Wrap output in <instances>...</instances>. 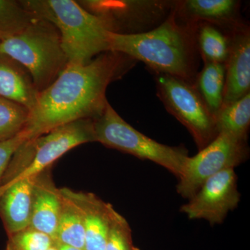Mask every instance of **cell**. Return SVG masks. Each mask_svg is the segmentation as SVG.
<instances>
[{
	"instance_id": "cell-1",
	"label": "cell",
	"mask_w": 250,
	"mask_h": 250,
	"mask_svg": "<svg viewBox=\"0 0 250 250\" xmlns=\"http://www.w3.org/2000/svg\"><path fill=\"white\" fill-rule=\"evenodd\" d=\"M136 62L125 54L108 51L86 64H67L53 83L39 93L23 130L28 140L73 122L98 118L108 103V85Z\"/></svg>"
},
{
	"instance_id": "cell-2",
	"label": "cell",
	"mask_w": 250,
	"mask_h": 250,
	"mask_svg": "<svg viewBox=\"0 0 250 250\" xmlns=\"http://www.w3.org/2000/svg\"><path fill=\"white\" fill-rule=\"evenodd\" d=\"M197 24L184 22L174 9L160 25L139 34L110 32L109 51L140 61L154 74H164L194 83L198 72Z\"/></svg>"
},
{
	"instance_id": "cell-3",
	"label": "cell",
	"mask_w": 250,
	"mask_h": 250,
	"mask_svg": "<svg viewBox=\"0 0 250 250\" xmlns=\"http://www.w3.org/2000/svg\"><path fill=\"white\" fill-rule=\"evenodd\" d=\"M23 6L56 27L69 64H86L109 51V26L72 0H27Z\"/></svg>"
},
{
	"instance_id": "cell-4",
	"label": "cell",
	"mask_w": 250,
	"mask_h": 250,
	"mask_svg": "<svg viewBox=\"0 0 250 250\" xmlns=\"http://www.w3.org/2000/svg\"><path fill=\"white\" fill-rule=\"evenodd\" d=\"M0 54L25 67L40 93L53 83L68 64L58 30L37 18L16 35L0 39Z\"/></svg>"
},
{
	"instance_id": "cell-5",
	"label": "cell",
	"mask_w": 250,
	"mask_h": 250,
	"mask_svg": "<svg viewBox=\"0 0 250 250\" xmlns=\"http://www.w3.org/2000/svg\"><path fill=\"white\" fill-rule=\"evenodd\" d=\"M95 142L94 121L80 120L27 140L15 152L0 180V190L21 179L34 178L69 150Z\"/></svg>"
},
{
	"instance_id": "cell-6",
	"label": "cell",
	"mask_w": 250,
	"mask_h": 250,
	"mask_svg": "<svg viewBox=\"0 0 250 250\" xmlns=\"http://www.w3.org/2000/svg\"><path fill=\"white\" fill-rule=\"evenodd\" d=\"M94 132L95 142L155 163L177 179L188 158L185 148L161 144L134 129L108 103L103 113L94 120Z\"/></svg>"
},
{
	"instance_id": "cell-7",
	"label": "cell",
	"mask_w": 250,
	"mask_h": 250,
	"mask_svg": "<svg viewBox=\"0 0 250 250\" xmlns=\"http://www.w3.org/2000/svg\"><path fill=\"white\" fill-rule=\"evenodd\" d=\"M157 95L167 111L185 126L198 150L218 135L214 115L194 83L164 74H154Z\"/></svg>"
},
{
	"instance_id": "cell-8",
	"label": "cell",
	"mask_w": 250,
	"mask_h": 250,
	"mask_svg": "<svg viewBox=\"0 0 250 250\" xmlns=\"http://www.w3.org/2000/svg\"><path fill=\"white\" fill-rule=\"evenodd\" d=\"M249 155L248 141L219 133L212 142L188 156L177 184V192L184 198H192L207 179L225 170L234 169Z\"/></svg>"
},
{
	"instance_id": "cell-9",
	"label": "cell",
	"mask_w": 250,
	"mask_h": 250,
	"mask_svg": "<svg viewBox=\"0 0 250 250\" xmlns=\"http://www.w3.org/2000/svg\"><path fill=\"white\" fill-rule=\"evenodd\" d=\"M87 11L106 21L111 32L139 34L160 25L172 13L175 1L96 0L82 1Z\"/></svg>"
},
{
	"instance_id": "cell-10",
	"label": "cell",
	"mask_w": 250,
	"mask_h": 250,
	"mask_svg": "<svg viewBox=\"0 0 250 250\" xmlns=\"http://www.w3.org/2000/svg\"><path fill=\"white\" fill-rule=\"evenodd\" d=\"M240 201L234 169L219 172L202 184L181 211L190 220L204 219L211 225L223 223Z\"/></svg>"
},
{
	"instance_id": "cell-11",
	"label": "cell",
	"mask_w": 250,
	"mask_h": 250,
	"mask_svg": "<svg viewBox=\"0 0 250 250\" xmlns=\"http://www.w3.org/2000/svg\"><path fill=\"white\" fill-rule=\"evenodd\" d=\"M224 105L250 93V31L243 22L230 31V47L225 62Z\"/></svg>"
},
{
	"instance_id": "cell-12",
	"label": "cell",
	"mask_w": 250,
	"mask_h": 250,
	"mask_svg": "<svg viewBox=\"0 0 250 250\" xmlns=\"http://www.w3.org/2000/svg\"><path fill=\"white\" fill-rule=\"evenodd\" d=\"M65 190L83 215L85 250H105L108 233L118 212L93 193L75 192L66 188Z\"/></svg>"
},
{
	"instance_id": "cell-13",
	"label": "cell",
	"mask_w": 250,
	"mask_h": 250,
	"mask_svg": "<svg viewBox=\"0 0 250 250\" xmlns=\"http://www.w3.org/2000/svg\"><path fill=\"white\" fill-rule=\"evenodd\" d=\"M241 1L236 0H184L175 1L174 11L184 22H208L231 28L242 21L238 18Z\"/></svg>"
},
{
	"instance_id": "cell-14",
	"label": "cell",
	"mask_w": 250,
	"mask_h": 250,
	"mask_svg": "<svg viewBox=\"0 0 250 250\" xmlns=\"http://www.w3.org/2000/svg\"><path fill=\"white\" fill-rule=\"evenodd\" d=\"M46 170L36 177L29 227L55 241L62 197L60 189L56 188Z\"/></svg>"
},
{
	"instance_id": "cell-15",
	"label": "cell",
	"mask_w": 250,
	"mask_h": 250,
	"mask_svg": "<svg viewBox=\"0 0 250 250\" xmlns=\"http://www.w3.org/2000/svg\"><path fill=\"white\" fill-rule=\"evenodd\" d=\"M39 93L27 69L14 59L0 54V98L20 104L31 111Z\"/></svg>"
},
{
	"instance_id": "cell-16",
	"label": "cell",
	"mask_w": 250,
	"mask_h": 250,
	"mask_svg": "<svg viewBox=\"0 0 250 250\" xmlns=\"http://www.w3.org/2000/svg\"><path fill=\"white\" fill-rule=\"evenodd\" d=\"M60 192L62 204L55 243L85 250V228L82 211L69 196L65 188H60Z\"/></svg>"
},
{
	"instance_id": "cell-17",
	"label": "cell",
	"mask_w": 250,
	"mask_h": 250,
	"mask_svg": "<svg viewBox=\"0 0 250 250\" xmlns=\"http://www.w3.org/2000/svg\"><path fill=\"white\" fill-rule=\"evenodd\" d=\"M196 24L197 48L204 62L225 64L229 52L230 31L233 27L224 28L205 22Z\"/></svg>"
},
{
	"instance_id": "cell-18",
	"label": "cell",
	"mask_w": 250,
	"mask_h": 250,
	"mask_svg": "<svg viewBox=\"0 0 250 250\" xmlns=\"http://www.w3.org/2000/svg\"><path fill=\"white\" fill-rule=\"evenodd\" d=\"M225 83V65L218 62H205L194 82L207 107L215 116L223 105Z\"/></svg>"
},
{
	"instance_id": "cell-19",
	"label": "cell",
	"mask_w": 250,
	"mask_h": 250,
	"mask_svg": "<svg viewBox=\"0 0 250 250\" xmlns=\"http://www.w3.org/2000/svg\"><path fill=\"white\" fill-rule=\"evenodd\" d=\"M219 133L248 141L250 125V93L236 102L224 105L215 116Z\"/></svg>"
},
{
	"instance_id": "cell-20",
	"label": "cell",
	"mask_w": 250,
	"mask_h": 250,
	"mask_svg": "<svg viewBox=\"0 0 250 250\" xmlns=\"http://www.w3.org/2000/svg\"><path fill=\"white\" fill-rule=\"evenodd\" d=\"M36 18L21 1L0 0V39L16 35Z\"/></svg>"
},
{
	"instance_id": "cell-21",
	"label": "cell",
	"mask_w": 250,
	"mask_h": 250,
	"mask_svg": "<svg viewBox=\"0 0 250 250\" xmlns=\"http://www.w3.org/2000/svg\"><path fill=\"white\" fill-rule=\"evenodd\" d=\"M29 113L25 106L0 98V142L22 132L27 125Z\"/></svg>"
},
{
	"instance_id": "cell-22",
	"label": "cell",
	"mask_w": 250,
	"mask_h": 250,
	"mask_svg": "<svg viewBox=\"0 0 250 250\" xmlns=\"http://www.w3.org/2000/svg\"><path fill=\"white\" fill-rule=\"evenodd\" d=\"M9 236L6 250H47L56 243L48 235L30 227Z\"/></svg>"
},
{
	"instance_id": "cell-23",
	"label": "cell",
	"mask_w": 250,
	"mask_h": 250,
	"mask_svg": "<svg viewBox=\"0 0 250 250\" xmlns=\"http://www.w3.org/2000/svg\"><path fill=\"white\" fill-rule=\"evenodd\" d=\"M105 250H139L133 243L129 223L118 213L110 229Z\"/></svg>"
},
{
	"instance_id": "cell-24",
	"label": "cell",
	"mask_w": 250,
	"mask_h": 250,
	"mask_svg": "<svg viewBox=\"0 0 250 250\" xmlns=\"http://www.w3.org/2000/svg\"><path fill=\"white\" fill-rule=\"evenodd\" d=\"M27 140V134L22 131L12 139L0 142V180L7 170L15 152Z\"/></svg>"
},
{
	"instance_id": "cell-25",
	"label": "cell",
	"mask_w": 250,
	"mask_h": 250,
	"mask_svg": "<svg viewBox=\"0 0 250 250\" xmlns=\"http://www.w3.org/2000/svg\"><path fill=\"white\" fill-rule=\"evenodd\" d=\"M57 250H84L75 247L67 246V245L62 244V243H56Z\"/></svg>"
},
{
	"instance_id": "cell-26",
	"label": "cell",
	"mask_w": 250,
	"mask_h": 250,
	"mask_svg": "<svg viewBox=\"0 0 250 250\" xmlns=\"http://www.w3.org/2000/svg\"><path fill=\"white\" fill-rule=\"evenodd\" d=\"M47 250H57V246H56V243L54 246H52V248H49V249Z\"/></svg>"
}]
</instances>
